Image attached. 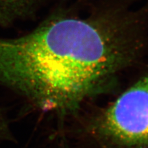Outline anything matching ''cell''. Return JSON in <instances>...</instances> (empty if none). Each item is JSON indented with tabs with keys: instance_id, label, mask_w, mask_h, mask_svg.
Masks as SVG:
<instances>
[{
	"instance_id": "6da1fadb",
	"label": "cell",
	"mask_w": 148,
	"mask_h": 148,
	"mask_svg": "<svg viewBox=\"0 0 148 148\" xmlns=\"http://www.w3.org/2000/svg\"><path fill=\"white\" fill-rule=\"evenodd\" d=\"M95 21L54 17L0 38V85L38 108L75 110L127 64L138 43Z\"/></svg>"
},
{
	"instance_id": "7a4b0ae2",
	"label": "cell",
	"mask_w": 148,
	"mask_h": 148,
	"mask_svg": "<svg viewBox=\"0 0 148 148\" xmlns=\"http://www.w3.org/2000/svg\"><path fill=\"white\" fill-rule=\"evenodd\" d=\"M95 130L99 136L115 145L148 147V74L100 115Z\"/></svg>"
},
{
	"instance_id": "3957f363",
	"label": "cell",
	"mask_w": 148,
	"mask_h": 148,
	"mask_svg": "<svg viewBox=\"0 0 148 148\" xmlns=\"http://www.w3.org/2000/svg\"><path fill=\"white\" fill-rule=\"evenodd\" d=\"M40 0H0V27H10L29 18Z\"/></svg>"
},
{
	"instance_id": "277c9868",
	"label": "cell",
	"mask_w": 148,
	"mask_h": 148,
	"mask_svg": "<svg viewBox=\"0 0 148 148\" xmlns=\"http://www.w3.org/2000/svg\"><path fill=\"white\" fill-rule=\"evenodd\" d=\"M7 124L3 117L2 115L0 114V137L1 136H4L8 132Z\"/></svg>"
}]
</instances>
